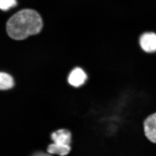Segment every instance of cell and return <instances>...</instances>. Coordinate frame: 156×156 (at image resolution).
I'll return each instance as SVG.
<instances>
[{"instance_id":"cell-1","label":"cell","mask_w":156,"mask_h":156,"mask_svg":"<svg viewBox=\"0 0 156 156\" xmlns=\"http://www.w3.org/2000/svg\"><path fill=\"white\" fill-rule=\"evenodd\" d=\"M43 21L40 14L31 9L20 11L9 19L6 28L13 39L22 40L41 30Z\"/></svg>"},{"instance_id":"cell-2","label":"cell","mask_w":156,"mask_h":156,"mask_svg":"<svg viewBox=\"0 0 156 156\" xmlns=\"http://www.w3.org/2000/svg\"><path fill=\"white\" fill-rule=\"evenodd\" d=\"M143 132L148 141L156 145V111L149 114L143 122Z\"/></svg>"},{"instance_id":"cell-3","label":"cell","mask_w":156,"mask_h":156,"mask_svg":"<svg viewBox=\"0 0 156 156\" xmlns=\"http://www.w3.org/2000/svg\"><path fill=\"white\" fill-rule=\"evenodd\" d=\"M140 44L141 49L147 53L156 52V34L153 33H146L141 35Z\"/></svg>"},{"instance_id":"cell-4","label":"cell","mask_w":156,"mask_h":156,"mask_svg":"<svg viewBox=\"0 0 156 156\" xmlns=\"http://www.w3.org/2000/svg\"><path fill=\"white\" fill-rule=\"evenodd\" d=\"M87 78L84 71L80 68H76L71 72L68 77V83L74 87H79L83 84Z\"/></svg>"},{"instance_id":"cell-5","label":"cell","mask_w":156,"mask_h":156,"mask_svg":"<svg viewBox=\"0 0 156 156\" xmlns=\"http://www.w3.org/2000/svg\"><path fill=\"white\" fill-rule=\"evenodd\" d=\"M70 133L66 129H60L53 133L51 138L54 143L62 145H70L71 142Z\"/></svg>"},{"instance_id":"cell-6","label":"cell","mask_w":156,"mask_h":156,"mask_svg":"<svg viewBox=\"0 0 156 156\" xmlns=\"http://www.w3.org/2000/svg\"><path fill=\"white\" fill-rule=\"evenodd\" d=\"M69 145H62L57 144H52L48 147V152L50 154H57L61 156L67 155L70 151Z\"/></svg>"},{"instance_id":"cell-7","label":"cell","mask_w":156,"mask_h":156,"mask_svg":"<svg viewBox=\"0 0 156 156\" xmlns=\"http://www.w3.org/2000/svg\"><path fill=\"white\" fill-rule=\"evenodd\" d=\"M14 86V80L9 74L1 72L0 74V88L2 90H7Z\"/></svg>"},{"instance_id":"cell-8","label":"cell","mask_w":156,"mask_h":156,"mask_svg":"<svg viewBox=\"0 0 156 156\" xmlns=\"http://www.w3.org/2000/svg\"><path fill=\"white\" fill-rule=\"evenodd\" d=\"M16 5V0H0V8L2 10H8Z\"/></svg>"},{"instance_id":"cell-9","label":"cell","mask_w":156,"mask_h":156,"mask_svg":"<svg viewBox=\"0 0 156 156\" xmlns=\"http://www.w3.org/2000/svg\"><path fill=\"white\" fill-rule=\"evenodd\" d=\"M33 156H52L50 155L49 154L44 153L43 152H40V153H37L34 154Z\"/></svg>"}]
</instances>
